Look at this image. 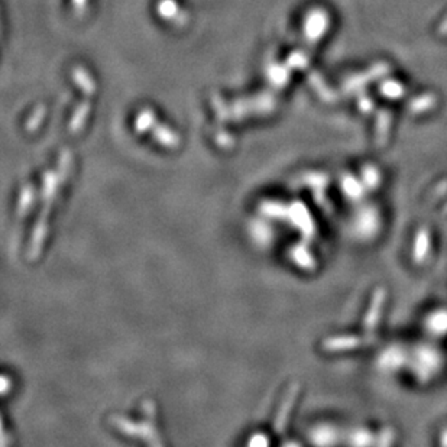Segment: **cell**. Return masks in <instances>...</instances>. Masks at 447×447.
I'll return each mask as SVG.
<instances>
[{
  "instance_id": "obj_1",
  "label": "cell",
  "mask_w": 447,
  "mask_h": 447,
  "mask_svg": "<svg viewBox=\"0 0 447 447\" xmlns=\"http://www.w3.org/2000/svg\"><path fill=\"white\" fill-rule=\"evenodd\" d=\"M158 13L167 21H174L177 25H182L178 15H184V13L180 10L176 0H160L158 2Z\"/></svg>"
},
{
  "instance_id": "obj_2",
  "label": "cell",
  "mask_w": 447,
  "mask_h": 447,
  "mask_svg": "<svg viewBox=\"0 0 447 447\" xmlns=\"http://www.w3.org/2000/svg\"><path fill=\"white\" fill-rule=\"evenodd\" d=\"M73 77H74V82L80 86L84 91L86 96H93L95 91H96V84L95 82L91 80L90 74L83 69V67H77L73 71Z\"/></svg>"
},
{
  "instance_id": "obj_3",
  "label": "cell",
  "mask_w": 447,
  "mask_h": 447,
  "mask_svg": "<svg viewBox=\"0 0 447 447\" xmlns=\"http://www.w3.org/2000/svg\"><path fill=\"white\" fill-rule=\"evenodd\" d=\"M155 138L160 142L165 143V145H168L169 148H176L178 143V138L176 136V134L171 132V130H168L167 128H158L155 130Z\"/></svg>"
},
{
  "instance_id": "obj_4",
  "label": "cell",
  "mask_w": 447,
  "mask_h": 447,
  "mask_svg": "<svg viewBox=\"0 0 447 447\" xmlns=\"http://www.w3.org/2000/svg\"><path fill=\"white\" fill-rule=\"evenodd\" d=\"M151 122H154V113H152V110L147 109L138 116L136 128H138V130H142L143 132V130H147V128H149L152 125Z\"/></svg>"
},
{
  "instance_id": "obj_5",
  "label": "cell",
  "mask_w": 447,
  "mask_h": 447,
  "mask_svg": "<svg viewBox=\"0 0 447 447\" xmlns=\"http://www.w3.org/2000/svg\"><path fill=\"white\" fill-rule=\"evenodd\" d=\"M86 3H87V0H73L74 10L78 13V15H83V13H84Z\"/></svg>"
}]
</instances>
